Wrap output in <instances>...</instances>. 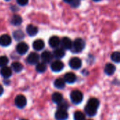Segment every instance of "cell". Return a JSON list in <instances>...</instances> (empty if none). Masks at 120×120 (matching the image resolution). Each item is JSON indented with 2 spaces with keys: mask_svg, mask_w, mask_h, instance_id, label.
Listing matches in <instances>:
<instances>
[{
  "mask_svg": "<svg viewBox=\"0 0 120 120\" xmlns=\"http://www.w3.org/2000/svg\"><path fill=\"white\" fill-rule=\"evenodd\" d=\"M70 3L72 4V6H78L79 4V2L78 1H77V0H75H75H72Z\"/></svg>",
  "mask_w": 120,
  "mask_h": 120,
  "instance_id": "obj_31",
  "label": "cell"
},
{
  "mask_svg": "<svg viewBox=\"0 0 120 120\" xmlns=\"http://www.w3.org/2000/svg\"><path fill=\"white\" fill-rule=\"evenodd\" d=\"M75 120H85V115L83 112L80 111H77L74 114Z\"/></svg>",
  "mask_w": 120,
  "mask_h": 120,
  "instance_id": "obj_26",
  "label": "cell"
},
{
  "mask_svg": "<svg viewBox=\"0 0 120 120\" xmlns=\"http://www.w3.org/2000/svg\"><path fill=\"white\" fill-rule=\"evenodd\" d=\"M8 63V59L6 56H0V67L3 68L6 66V65Z\"/></svg>",
  "mask_w": 120,
  "mask_h": 120,
  "instance_id": "obj_28",
  "label": "cell"
},
{
  "mask_svg": "<svg viewBox=\"0 0 120 120\" xmlns=\"http://www.w3.org/2000/svg\"><path fill=\"white\" fill-rule=\"evenodd\" d=\"M11 22L12 25H15V26L19 25H20L21 22H22V18H21V17H20V15H14L12 17V18H11Z\"/></svg>",
  "mask_w": 120,
  "mask_h": 120,
  "instance_id": "obj_22",
  "label": "cell"
},
{
  "mask_svg": "<svg viewBox=\"0 0 120 120\" xmlns=\"http://www.w3.org/2000/svg\"><path fill=\"white\" fill-rule=\"evenodd\" d=\"M27 104V99L23 95H18L15 98V105L18 108H23Z\"/></svg>",
  "mask_w": 120,
  "mask_h": 120,
  "instance_id": "obj_4",
  "label": "cell"
},
{
  "mask_svg": "<svg viewBox=\"0 0 120 120\" xmlns=\"http://www.w3.org/2000/svg\"><path fill=\"white\" fill-rule=\"evenodd\" d=\"M41 58L44 63H49L53 59V54L49 51H44L41 53Z\"/></svg>",
  "mask_w": 120,
  "mask_h": 120,
  "instance_id": "obj_13",
  "label": "cell"
},
{
  "mask_svg": "<svg viewBox=\"0 0 120 120\" xmlns=\"http://www.w3.org/2000/svg\"><path fill=\"white\" fill-rule=\"evenodd\" d=\"M28 1L29 0H17V2L20 6H25L26 4H27Z\"/></svg>",
  "mask_w": 120,
  "mask_h": 120,
  "instance_id": "obj_30",
  "label": "cell"
},
{
  "mask_svg": "<svg viewBox=\"0 0 120 120\" xmlns=\"http://www.w3.org/2000/svg\"><path fill=\"white\" fill-rule=\"evenodd\" d=\"M44 42L41 39H37L36 41H34L33 43V49L35 51H41L44 49Z\"/></svg>",
  "mask_w": 120,
  "mask_h": 120,
  "instance_id": "obj_15",
  "label": "cell"
},
{
  "mask_svg": "<svg viewBox=\"0 0 120 120\" xmlns=\"http://www.w3.org/2000/svg\"><path fill=\"white\" fill-rule=\"evenodd\" d=\"M85 47V41L82 39H77L75 40L72 45V48L73 51L75 53H79L81 52Z\"/></svg>",
  "mask_w": 120,
  "mask_h": 120,
  "instance_id": "obj_2",
  "label": "cell"
},
{
  "mask_svg": "<svg viewBox=\"0 0 120 120\" xmlns=\"http://www.w3.org/2000/svg\"><path fill=\"white\" fill-rule=\"evenodd\" d=\"M65 2H68V3H70L72 0H63Z\"/></svg>",
  "mask_w": 120,
  "mask_h": 120,
  "instance_id": "obj_33",
  "label": "cell"
},
{
  "mask_svg": "<svg viewBox=\"0 0 120 120\" xmlns=\"http://www.w3.org/2000/svg\"><path fill=\"white\" fill-rule=\"evenodd\" d=\"M26 31L27 32V34L30 36H34L37 34L38 32V28L35 26H34L33 25H27V28H26Z\"/></svg>",
  "mask_w": 120,
  "mask_h": 120,
  "instance_id": "obj_18",
  "label": "cell"
},
{
  "mask_svg": "<svg viewBox=\"0 0 120 120\" xmlns=\"http://www.w3.org/2000/svg\"><path fill=\"white\" fill-rule=\"evenodd\" d=\"M99 106V101L97 98H90L88 101L87 105L85 107V112L89 117L94 116Z\"/></svg>",
  "mask_w": 120,
  "mask_h": 120,
  "instance_id": "obj_1",
  "label": "cell"
},
{
  "mask_svg": "<svg viewBox=\"0 0 120 120\" xmlns=\"http://www.w3.org/2000/svg\"><path fill=\"white\" fill-rule=\"evenodd\" d=\"M11 67L12 69L15 72H20L22 71V70L23 69V66L21 63H18V62H14L11 64Z\"/></svg>",
  "mask_w": 120,
  "mask_h": 120,
  "instance_id": "obj_23",
  "label": "cell"
},
{
  "mask_svg": "<svg viewBox=\"0 0 120 120\" xmlns=\"http://www.w3.org/2000/svg\"><path fill=\"white\" fill-rule=\"evenodd\" d=\"M104 71H105V72L106 75H112L115 72V66L114 65H112V63H108L105 66Z\"/></svg>",
  "mask_w": 120,
  "mask_h": 120,
  "instance_id": "obj_17",
  "label": "cell"
},
{
  "mask_svg": "<svg viewBox=\"0 0 120 120\" xmlns=\"http://www.w3.org/2000/svg\"><path fill=\"white\" fill-rule=\"evenodd\" d=\"M11 44V38L8 34H3L0 37V45L2 46H8Z\"/></svg>",
  "mask_w": 120,
  "mask_h": 120,
  "instance_id": "obj_10",
  "label": "cell"
},
{
  "mask_svg": "<svg viewBox=\"0 0 120 120\" xmlns=\"http://www.w3.org/2000/svg\"><path fill=\"white\" fill-rule=\"evenodd\" d=\"M54 86L57 89H63L65 86V82L62 78L56 79L54 82Z\"/></svg>",
  "mask_w": 120,
  "mask_h": 120,
  "instance_id": "obj_21",
  "label": "cell"
},
{
  "mask_svg": "<svg viewBox=\"0 0 120 120\" xmlns=\"http://www.w3.org/2000/svg\"><path fill=\"white\" fill-rule=\"evenodd\" d=\"M60 44L62 46V49H63L64 50L66 49H70L72 48V42L70 40V39H69L68 37H63V39L61 40V41L60 42Z\"/></svg>",
  "mask_w": 120,
  "mask_h": 120,
  "instance_id": "obj_9",
  "label": "cell"
},
{
  "mask_svg": "<svg viewBox=\"0 0 120 120\" xmlns=\"http://www.w3.org/2000/svg\"><path fill=\"white\" fill-rule=\"evenodd\" d=\"M93 1H101V0H93Z\"/></svg>",
  "mask_w": 120,
  "mask_h": 120,
  "instance_id": "obj_34",
  "label": "cell"
},
{
  "mask_svg": "<svg viewBox=\"0 0 120 120\" xmlns=\"http://www.w3.org/2000/svg\"><path fill=\"white\" fill-rule=\"evenodd\" d=\"M5 1H10V0H5Z\"/></svg>",
  "mask_w": 120,
  "mask_h": 120,
  "instance_id": "obj_35",
  "label": "cell"
},
{
  "mask_svg": "<svg viewBox=\"0 0 120 120\" xmlns=\"http://www.w3.org/2000/svg\"><path fill=\"white\" fill-rule=\"evenodd\" d=\"M69 65L72 69L78 70L82 66V60L79 58H72L69 62Z\"/></svg>",
  "mask_w": 120,
  "mask_h": 120,
  "instance_id": "obj_5",
  "label": "cell"
},
{
  "mask_svg": "<svg viewBox=\"0 0 120 120\" xmlns=\"http://www.w3.org/2000/svg\"><path fill=\"white\" fill-rule=\"evenodd\" d=\"M13 35L14 39H15V40H17V41H18V40H22V39L24 38V37H25L24 33H23L21 30H16V31H15V32H13Z\"/></svg>",
  "mask_w": 120,
  "mask_h": 120,
  "instance_id": "obj_24",
  "label": "cell"
},
{
  "mask_svg": "<svg viewBox=\"0 0 120 120\" xmlns=\"http://www.w3.org/2000/svg\"><path fill=\"white\" fill-rule=\"evenodd\" d=\"M60 39L57 36H53L50 38L49 41V44L51 47L52 48H58L60 45Z\"/></svg>",
  "mask_w": 120,
  "mask_h": 120,
  "instance_id": "obj_14",
  "label": "cell"
},
{
  "mask_svg": "<svg viewBox=\"0 0 120 120\" xmlns=\"http://www.w3.org/2000/svg\"></svg>",
  "mask_w": 120,
  "mask_h": 120,
  "instance_id": "obj_37",
  "label": "cell"
},
{
  "mask_svg": "<svg viewBox=\"0 0 120 120\" xmlns=\"http://www.w3.org/2000/svg\"><path fill=\"white\" fill-rule=\"evenodd\" d=\"M64 81L67 83H69V84H72L74 82H76V79H77V77L76 75L72 73V72H68L64 76Z\"/></svg>",
  "mask_w": 120,
  "mask_h": 120,
  "instance_id": "obj_12",
  "label": "cell"
},
{
  "mask_svg": "<svg viewBox=\"0 0 120 120\" xmlns=\"http://www.w3.org/2000/svg\"><path fill=\"white\" fill-rule=\"evenodd\" d=\"M39 56L36 53H31L27 58V63L30 65H36L39 63Z\"/></svg>",
  "mask_w": 120,
  "mask_h": 120,
  "instance_id": "obj_6",
  "label": "cell"
},
{
  "mask_svg": "<svg viewBox=\"0 0 120 120\" xmlns=\"http://www.w3.org/2000/svg\"><path fill=\"white\" fill-rule=\"evenodd\" d=\"M70 99L73 103L79 104L83 101V94L80 91H73L70 94Z\"/></svg>",
  "mask_w": 120,
  "mask_h": 120,
  "instance_id": "obj_3",
  "label": "cell"
},
{
  "mask_svg": "<svg viewBox=\"0 0 120 120\" xmlns=\"http://www.w3.org/2000/svg\"><path fill=\"white\" fill-rule=\"evenodd\" d=\"M0 73L1 76L4 78H8L12 75V70L10 68L8 67H3L0 71Z\"/></svg>",
  "mask_w": 120,
  "mask_h": 120,
  "instance_id": "obj_16",
  "label": "cell"
},
{
  "mask_svg": "<svg viewBox=\"0 0 120 120\" xmlns=\"http://www.w3.org/2000/svg\"><path fill=\"white\" fill-rule=\"evenodd\" d=\"M3 92H4V89H3V87L0 85V96H1L2 95V94H3Z\"/></svg>",
  "mask_w": 120,
  "mask_h": 120,
  "instance_id": "obj_32",
  "label": "cell"
},
{
  "mask_svg": "<svg viewBox=\"0 0 120 120\" xmlns=\"http://www.w3.org/2000/svg\"></svg>",
  "mask_w": 120,
  "mask_h": 120,
  "instance_id": "obj_36",
  "label": "cell"
},
{
  "mask_svg": "<svg viewBox=\"0 0 120 120\" xmlns=\"http://www.w3.org/2000/svg\"><path fill=\"white\" fill-rule=\"evenodd\" d=\"M55 117L57 120H66L68 118V113L66 110H58L55 114Z\"/></svg>",
  "mask_w": 120,
  "mask_h": 120,
  "instance_id": "obj_11",
  "label": "cell"
},
{
  "mask_svg": "<svg viewBox=\"0 0 120 120\" xmlns=\"http://www.w3.org/2000/svg\"><path fill=\"white\" fill-rule=\"evenodd\" d=\"M58 110H66L67 111V110L68 109V105L66 103H59V105H58Z\"/></svg>",
  "mask_w": 120,
  "mask_h": 120,
  "instance_id": "obj_29",
  "label": "cell"
},
{
  "mask_svg": "<svg viewBox=\"0 0 120 120\" xmlns=\"http://www.w3.org/2000/svg\"><path fill=\"white\" fill-rule=\"evenodd\" d=\"M111 59L112 61L115 63H120V53L119 51H115L111 55Z\"/></svg>",
  "mask_w": 120,
  "mask_h": 120,
  "instance_id": "obj_27",
  "label": "cell"
},
{
  "mask_svg": "<svg viewBox=\"0 0 120 120\" xmlns=\"http://www.w3.org/2000/svg\"><path fill=\"white\" fill-rule=\"evenodd\" d=\"M63 68H64V64L60 60H56V61L53 62L51 65V70L56 72L61 71L63 69Z\"/></svg>",
  "mask_w": 120,
  "mask_h": 120,
  "instance_id": "obj_8",
  "label": "cell"
},
{
  "mask_svg": "<svg viewBox=\"0 0 120 120\" xmlns=\"http://www.w3.org/2000/svg\"><path fill=\"white\" fill-rule=\"evenodd\" d=\"M65 55V51L62 48H56V50L54 51L53 52V56L55 58H62L64 57V56Z\"/></svg>",
  "mask_w": 120,
  "mask_h": 120,
  "instance_id": "obj_19",
  "label": "cell"
},
{
  "mask_svg": "<svg viewBox=\"0 0 120 120\" xmlns=\"http://www.w3.org/2000/svg\"><path fill=\"white\" fill-rule=\"evenodd\" d=\"M63 95L60 93L56 92L52 95V101L55 103H57V104L60 103L63 101Z\"/></svg>",
  "mask_w": 120,
  "mask_h": 120,
  "instance_id": "obj_20",
  "label": "cell"
},
{
  "mask_svg": "<svg viewBox=\"0 0 120 120\" xmlns=\"http://www.w3.org/2000/svg\"><path fill=\"white\" fill-rule=\"evenodd\" d=\"M36 70L39 72H44L46 70V65L44 63H38L36 66Z\"/></svg>",
  "mask_w": 120,
  "mask_h": 120,
  "instance_id": "obj_25",
  "label": "cell"
},
{
  "mask_svg": "<svg viewBox=\"0 0 120 120\" xmlns=\"http://www.w3.org/2000/svg\"><path fill=\"white\" fill-rule=\"evenodd\" d=\"M28 49H29V47H28L27 44L25 42H20L16 46V51L20 55H23V54L26 53L27 51H28Z\"/></svg>",
  "mask_w": 120,
  "mask_h": 120,
  "instance_id": "obj_7",
  "label": "cell"
}]
</instances>
